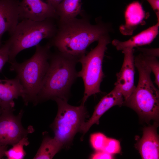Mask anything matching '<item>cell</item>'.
<instances>
[{
	"label": "cell",
	"mask_w": 159,
	"mask_h": 159,
	"mask_svg": "<svg viewBox=\"0 0 159 159\" xmlns=\"http://www.w3.org/2000/svg\"><path fill=\"white\" fill-rule=\"evenodd\" d=\"M56 33L48 43L57 50L79 59L85 54L87 47L109 33L111 27L98 21L91 24L87 18H76L62 22L58 21Z\"/></svg>",
	"instance_id": "1"
},
{
	"label": "cell",
	"mask_w": 159,
	"mask_h": 159,
	"mask_svg": "<svg viewBox=\"0 0 159 159\" xmlns=\"http://www.w3.org/2000/svg\"><path fill=\"white\" fill-rule=\"evenodd\" d=\"M78 59L57 50L51 53L35 105L56 98L68 100L71 87L78 77L76 66Z\"/></svg>",
	"instance_id": "2"
},
{
	"label": "cell",
	"mask_w": 159,
	"mask_h": 159,
	"mask_svg": "<svg viewBox=\"0 0 159 159\" xmlns=\"http://www.w3.org/2000/svg\"><path fill=\"white\" fill-rule=\"evenodd\" d=\"M35 52L29 59L21 63L16 61L10 63V70L15 72L24 90L22 98L24 104L32 102L35 105L37 95L48 69L51 54V47L47 42L38 44Z\"/></svg>",
	"instance_id": "3"
},
{
	"label": "cell",
	"mask_w": 159,
	"mask_h": 159,
	"mask_svg": "<svg viewBox=\"0 0 159 159\" xmlns=\"http://www.w3.org/2000/svg\"><path fill=\"white\" fill-rule=\"evenodd\" d=\"M139 73L138 84L123 104L136 111L142 117L158 120L159 115V91L151 78V70L141 53L134 58Z\"/></svg>",
	"instance_id": "4"
},
{
	"label": "cell",
	"mask_w": 159,
	"mask_h": 159,
	"mask_svg": "<svg viewBox=\"0 0 159 159\" xmlns=\"http://www.w3.org/2000/svg\"><path fill=\"white\" fill-rule=\"evenodd\" d=\"M54 18L41 21L29 19L19 23L4 44L7 48L10 63L15 60L22 50L36 46L44 39H50L56 34L57 25Z\"/></svg>",
	"instance_id": "5"
},
{
	"label": "cell",
	"mask_w": 159,
	"mask_h": 159,
	"mask_svg": "<svg viewBox=\"0 0 159 159\" xmlns=\"http://www.w3.org/2000/svg\"><path fill=\"white\" fill-rule=\"evenodd\" d=\"M97 41L95 48L78 59L82 69L77 72V76L82 78L84 86L83 105L90 96L101 92L100 85L104 77L102 64L107 46L110 42L109 34L102 36Z\"/></svg>",
	"instance_id": "6"
},
{
	"label": "cell",
	"mask_w": 159,
	"mask_h": 159,
	"mask_svg": "<svg viewBox=\"0 0 159 159\" xmlns=\"http://www.w3.org/2000/svg\"><path fill=\"white\" fill-rule=\"evenodd\" d=\"M58 111L54 120L51 125L56 139L63 145H67L72 141L75 134L80 132L85 122L87 111L84 105L79 106L68 104L67 100L56 98Z\"/></svg>",
	"instance_id": "7"
},
{
	"label": "cell",
	"mask_w": 159,
	"mask_h": 159,
	"mask_svg": "<svg viewBox=\"0 0 159 159\" xmlns=\"http://www.w3.org/2000/svg\"><path fill=\"white\" fill-rule=\"evenodd\" d=\"M14 111L2 110L0 115V145H13L34 131L32 127L25 129L22 125L23 110L16 115Z\"/></svg>",
	"instance_id": "8"
},
{
	"label": "cell",
	"mask_w": 159,
	"mask_h": 159,
	"mask_svg": "<svg viewBox=\"0 0 159 159\" xmlns=\"http://www.w3.org/2000/svg\"><path fill=\"white\" fill-rule=\"evenodd\" d=\"M134 50V48H127L122 51L124 54L123 62L120 71L116 74L117 79L114 85L120 90L124 101L130 97L136 87Z\"/></svg>",
	"instance_id": "9"
},
{
	"label": "cell",
	"mask_w": 159,
	"mask_h": 159,
	"mask_svg": "<svg viewBox=\"0 0 159 159\" xmlns=\"http://www.w3.org/2000/svg\"><path fill=\"white\" fill-rule=\"evenodd\" d=\"M19 19L41 21L52 18L58 19L55 9L42 0H23L19 3Z\"/></svg>",
	"instance_id": "10"
},
{
	"label": "cell",
	"mask_w": 159,
	"mask_h": 159,
	"mask_svg": "<svg viewBox=\"0 0 159 159\" xmlns=\"http://www.w3.org/2000/svg\"><path fill=\"white\" fill-rule=\"evenodd\" d=\"M124 99L119 89L115 86L113 90L104 96L96 106L91 117L81 125L80 132L85 134L94 124H99L102 115L109 109L115 105H123Z\"/></svg>",
	"instance_id": "11"
},
{
	"label": "cell",
	"mask_w": 159,
	"mask_h": 159,
	"mask_svg": "<svg viewBox=\"0 0 159 159\" xmlns=\"http://www.w3.org/2000/svg\"><path fill=\"white\" fill-rule=\"evenodd\" d=\"M19 3L18 0H0V47L4 33L10 34L19 23Z\"/></svg>",
	"instance_id": "12"
},
{
	"label": "cell",
	"mask_w": 159,
	"mask_h": 159,
	"mask_svg": "<svg viewBox=\"0 0 159 159\" xmlns=\"http://www.w3.org/2000/svg\"><path fill=\"white\" fill-rule=\"evenodd\" d=\"M23 87L16 76L12 79H0V107L2 110L14 111V100L23 97Z\"/></svg>",
	"instance_id": "13"
},
{
	"label": "cell",
	"mask_w": 159,
	"mask_h": 159,
	"mask_svg": "<svg viewBox=\"0 0 159 159\" xmlns=\"http://www.w3.org/2000/svg\"><path fill=\"white\" fill-rule=\"evenodd\" d=\"M137 146L142 158L159 159V140L156 127L152 126L145 127Z\"/></svg>",
	"instance_id": "14"
},
{
	"label": "cell",
	"mask_w": 159,
	"mask_h": 159,
	"mask_svg": "<svg viewBox=\"0 0 159 159\" xmlns=\"http://www.w3.org/2000/svg\"><path fill=\"white\" fill-rule=\"evenodd\" d=\"M146 13L141 4L134 1L126 7L124 13L125 23L120 27V32L125 35H131L139 25L144 23Z\"/></svg>",
	"instance_id": "15"
},
{
	"label": "cell",
	"mask_w": 159,
	"mask_h": 159,
	"mask_svg": "<svg viewBox=\"0 0 159 159\" xmlns=\"http://www.w3.org/2000/svg\"><path fill=\"white\" fill-rule=\"evenodd\" d=\"M159 21L154 25L132 37L128 40L121 41L117 39L112 43L118 51L127 48H134L150 44L158 35L159 32Z\"/></svg>",
	"instance_id": "16"
},
{
	"label": "cell",
	"mask_w": 159,
	"mask_h": 159,
	"mask_svg": "<svg viewBox=\"0 0 159 159\" xmlns=\"http://www.w3.org/2000/svg\"><path fill=\"white\" fill-rule=\"evenodd\" d=\"M81 0H63L55 9L59 22L75 18L81 11Z\"/></svg>",
	"instance_id": "17"
},
{
	"label": "cell",
	"mask_w": 159,
	"mask_h": 159,
	"mask_svg": "<svg viewBox=\"0 0 159 159\" xmlns=\"http://www.w3.org/2000/svg\"><path fill=\"white\" fill-rule=\"evenodd\" d=\"M63 146L62 143L54 137H44L33 159H52Z\"/></svg>",
	"instance_id": "18"
},
{
	"label": "cell",
	"mask_w": 159,
	"mask_h": 159,
	"mask_svg": "<svg viewBox=\"0 0 159 159\" xmlns=\"http://www.w3.org/2000/svg\"><path fill=\"white\" fill-rule=\"evenodd\" d=\"M29 144L27 137H24L12 145V148L7 150L5 152V156L7 159H23L26 154L24 147Z\"/></svg>",
	"instance_id": "19"
},
{
	"label": "cell",
	"mask_w": 159,
	"mask_h": 159,
	"mask_svg": "<svg viewBox=\"0 0 159 159\" xmlns=\"http://www.w3.org/2000/svg\"><path fill=\"white\" fill-rule=\"evenodd\" d=\"M145 60L155 77L154 82L159 87V62L156 57L147 55L143 53Z\"/></svg>",
	"instance_id": "20"
},
{
	"label": "cell",
	"mask_w": 159,
	"mask_h": 159,
	"mask_svg": "<svg viewBox=\"0 0 159 159\" xmlns=\"http://www.w3.org/2000/svg\"><path fill=\"white\" fill-rule=\"evenodd\" d=\"M107 137L101 132L92 134L90 137V143L92 147L96 151L103 150Z\"/></svg>",
	"instance_id": "21"
},
{
	"label": "cell",
	"mask_w": 159,
	"mask_h": 159,
	"mask_svg": "<svg viewBox=\"0 0 159 159\" xmlns=\"http://www.w3.org/2000/svg\"><path fill=\"white\" fill-rule=\"evenodd\" d=\"M103 150L112 155L120 153L121 151L120 141L116 139L107 138Z\"/></svg>",
	"instance_id": "22"
},
{
	"label": "cell",
	"mask_w": 159,
	"mask_h": 159,
	"mask_svg": "<svg viewBox=\"0 0 159 159\" xmlns=\"http://www.w3.org/2000/svg\"><path fill=\"white\" fill-rule=\"evenodd\" d=\"M9 55L8 49L6 47L3 45L0 47V72L5 63L9 62Z\"/></svg>",
	"instance_id": "23"
},
{
	"label": "cell",
	"mask_w": 159,
	"mask_h": 159,
	"mask_svg": "<svg viewBox=\"0 0 159 159\" xmlns=\"http://www.w3.org/2000/svg\"><path fill=\"white\" fill-rule=\"evenodd\" d=\"M90 158L93 159H111L113 158V155L101 150L96 151L95 153L91 155Z\"/></svg>",
	"instance_id": "24"
},
{
	"label": "cell",
	"mask_w": 159,
	"mask_h": 159,
	"mask_svg": "<svg viewBox=\"0 0 159 159\" xmlns=\"http://www.w3.org/2000/svg\"><path fill=\"white\" fill-rule=\"evenodd\" d=\"M139 50L142 53L149 56L158 57L159 56L158 49L140 48Z\"/></svg>",
	"instance_id": "25"
},
{
	"label": "cell",
	"mask_w": 159,
	"mask_h": 159,
	"mask_svg": "<svg viewBox=\"0 0 159 159\" xmlns=\"http://www.w3.org/2000/svg\"><path fill=\"white\" fill-rule=\"evenodd\" d=\"M146 0L150 4L152 8L156 14L158 21H159V0Z\"/></svg>",
	"instance_id": "26"
},
{
	"label": "cell",
	"mask_w": 159,
	"mask_h": 159,
	"mask_svg": "<svg viewBox=\"0 0 159 159\" xmlns=\"http://www.w3.org/2000/svg\"><path fill=\"white\" fill-rule=\"evenodd\" d=\"M63 0H47V3L53 6L55 9L58 4Z\"/></svg>",
	"instance_id": "27"
},
{
	"label": "cell",
	"mask_w": 159,
	"mask_h": 159,
	"mask_svg": "<svg viewBox=\"0 0 159 159\" xmlns=\"http://www.w3.org/2000/svg\"><path fill=\"white\" fill-rule=\"evenodd\" d=\"M7 145H0V159L5 156V152L7 150Z\"/></svg>",
	"instance_id": "28"
},
{
	"label": "cell",
	"mask_w": 159,
	"mask_h": 159,
	"mask_svg": "<svg viewBox=\"0 0 159 159\" xmlns=\"http://www.w3.org/2000/svg\"><path fill=\"white\" fill-rule=\"evenodd\" d=\"M2 109H1V108L0 107V115H1V114L2 113Z\"/></svg>",
	"instance_id": "29"
}]
</instances>
